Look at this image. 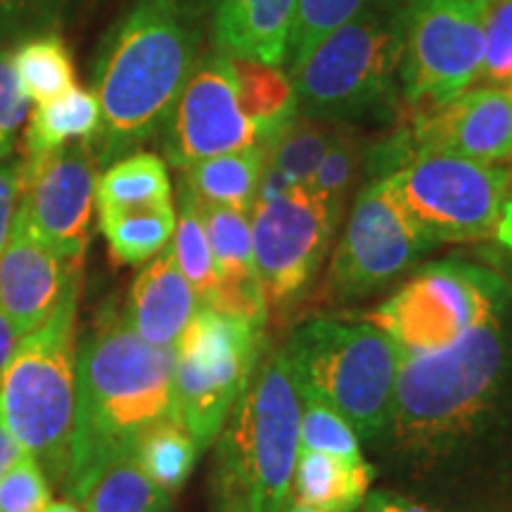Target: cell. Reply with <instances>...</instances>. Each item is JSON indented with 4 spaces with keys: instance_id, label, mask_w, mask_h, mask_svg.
<instances>
[{
    "instance_id": "cell-43",
    "label": "cell",
    "mask_w": 512,
    "mask_h": 512,
    "mask_svg": "<svg viewBox=\"0 0 512 512\" xmlns=\"http://www.w3.org/2000/svg\"><path fill=\"white\" fill-rule=\"evenodd\" d=\"M46 512H86V510L72 501H50Z\"/></svg>"
},
{
    "instance_id": "cell-25",
    "label": "cell",
    "mask_w": 512,
    "mask_h": 512,
    "mask_svg": "<svg viewBox=\"0 0 512 512\" xmlns=\"http://www.w3.org/2000/svg\"><path fill=\"white\" fill-rule=\"evenodd\" d=\"M230 60H233L235 79H238L242 110L264 131L268 143L299 114L292 79L283 72V67L240 60V57H230Z\"/></svg>"
},
{
    "instance_id": "cell-8",
    "label": "cell",
    "mask_w": 512,
    "mask_h": 512,
    "mask_svg": "<svg viewBox=\"0 0 512 512\" xmlns=\"http://www.w3.org/2000/svg\"><path fill=\"white\" fill-rule=\"evenodd\" d=\"M425 240L496 242L512 207V169L444 152H408L387 174Z\"/></svg>"
},
{
    "instance_id": "cell-39",
    "label": "cell",
    "mask_w": 512,
    "mask_h": 512,
    "mask_svg": "<svg viewBox=\"0 0 512 512\" xmlns=\"http://www.w3.org/2000/svg\"><path fill=\"white\" fill-rule=\"evenodd\" d=\"M361 512H437L430 505L415 501L411 496L396 494V491H370L361 505Z\"/></svg>"
},
{
    "instance_id": "cell-12",
    "label": "cell",
    "mask_w": 512,
    "mask_h": 512,
    "mask_svg": "<svg viewBox=\"0 0 512 512\" xmlns=\"http://www.w3.org/2000/svg\"><path fill=\"white\" fill-rule=\"evenodd\" d=\"M342 204L309 185H294L252 207L254 268L268 309L290 306L316 278Z\"/></svg>"
},
{
    "instance_id": "cell-36",
    "label": "cell",
    "mask_w": 512,
    "mask_h": 512,
    "mask_svg": "<svg viewBox=\"0 0 512 512\" xmlns=\"http://www.w3.org/2000/svg\"><path fill=\"white\" fill-rule=\"evenodd\" d=\"M29 98L19 86L10 53L0 50V159H8L17 145V133L29 112Z\"/></svg>"
},
{
    "instance_id": "cell-44",
    "label": "cell",
    "mask_w": 512,
    "mask_h": 512,
    "mask_svg": "<svg viewBox=\"0 0 512 512\" xmlns=\"http://www.w3.org/2000/svg\"><path fill=\"white\" fill-rule=\"evenodd\" d=\"M280 512H328V510H318V508H311V505H302V503L290 501Z\"/></svg>"
},
{
    "instance_id": "cell-27",
    "label": "cell",
    "mask_w": 512,
    "mask_h": 512,
    "mask_svg": "<svg viewBox=\"0 0 512 512\" xmlns=\"http://www.w3.org/2000/svg\"><path fill=\"white\" fill-rule=\"evenodd\" d=\"M178 211H176V233L171 249H174L176 264L181 268L192 290H195L200 306L219 309L221 302V283L216 275L214 256H211L207 233L197 207V197L192 195L188 185H181L178 192Z\"/></svg>"
},
{
    "instance_id": "cell-10",
    "label": "cell",
    "mask_w": 512,
    "mask_h": 512,
    "mask_svg": "<svg viewBox=\"0 0 512 512\" xmlns=\"http://www.w3.org/2000/svg\"><path fill=\"white\" fill-rule=\"evenodd\" d=\"M512 302L496 268L446 259L420 268L363 320L392 339L401 361L432 354Z\"/></svg>"
},
{
    "instance_id": "cell-38",
    "label": "cell",
    "mask_w": 512,
    "mask_h": 512,
    "mask_svg": "<svg viewBox=\"0 0 512 512\" xmlns=\"http://www.w3.org/2000/svg\"><path fill=\"white\" fill-rule=\"evenodd\" d=\"M60 0H0V24L19 27V24L38 22L53 15Z\"/></svg>"
},
{
    "instance_id": "cell-42",
    "label": "cell",
    "mask_w": 512,
    "mask_h": 512,
    "mask_svg": "<svg viewBox=\"0 0 512 512\" xmlns=\"http://www.w3.org/2000/svg\"><path fill=\"white\" fill-rule=\"evenodd\" d=\"M496 271L503 275L505 283H508L510 292H512V233L508 238H503L498 242V256H496Z\"/></svg>"
},
{
    "instance_id": "cell-22",
    "label": "cell",
    "mask_w": 512,
    "mask_h": 512,
    "mask_svg": "<svg viewBox=\"0 0 512 512\" xmlns=\"http://www.w3.org/2000/svg\"><path fill=\"white\" fill-rule=\"evenodd\" d=\"M264 171L266 147L259 145L190 164L183 169V183L195 192L197 200L252 214Z\"/></svg>"
},
{
    "instance_id": "cell-14",
    "label": "cell",
    "mask_w": 512,
    "mask_h": 512,
    "mask_svg": "<svg viewBox=\"0 0 512 512\" xmlns=\"http://www.w3.org/2000/svg\"><path fill=\"white\" fill-rule=\"evenodd\" d=\"M162 131L164 155L181 171L202 159L266 145L264 131L242 110L233 60L221 50L197 60Z\"/></svg>"
},
{
    "instance_id": "cell-28",
    "label": "cell",
    "mask_w": 512,
    "mask_h": 512,
    "mask_svg": "<svg viewBox=\"0 0 512 512\" xmlns=\"http://www.w3.org/2000/svg\"><path fill=\"white\" fill-rule=\"evenodd\" d=\"M19 86L34 105H43L72 91L74 62L60 36H34L10 53Z\"/></svg>"
},
{
    "instance_id": "cell-6",
    "label": "cell",
    "mask_w": 512,
    "mask_h": 512,
    "mask_svg": "<svg viewBox=\"0 0 512 512\" xmlns=\"http://www.w3.org/2000/svg\"><path fill=\"white\" fill-rule=\"evenodd\" d=\"M79 290L81 280L41 328L22 337L0 377V415L50 486H62L72 448Z\"/></svg>"
},
{
    "instance_id": "cell-23",
    "label": "cell",
    "mask_w": 512,
    "mask_h": 512,
    "mask_svg": "<svg viewBox=\"0 0 512 512\" xmlns=\"http://www.w3.org/2000/svg\"><path fill=\"white\" fill-rule=\"evenodd\" d=\"M162 204H174V190L166 162L152 152H131L112 162L105 174L98 176V211H131Z\"/></svg>"
},
{
    "instance_id": "cell-35",
    "label": "cell",
    "mask_w": 512,
    "mask_h": 512,
    "mask_svg": "<svg viewBox=\"0 0 512 512\" xmlns=\"http://www.w3.org/2000/svg\"><path fill=\"white\" fill-rule=\"evenodd\" d=\"M50 489L36 460L24 453L0 479V512H46Z\"/></svg>"
},
{
    "instance_id": "cell-20",
    "label": "cell",
    "mask_w": 512,
    "mask_h": 512,
    "mask_svg": "<svg viewBox=\"0 0 512 512\" xmlns=\"http://www.w3.org/2000/svg\"><path fill=\"white\" fill-rule=\"evenodd\" d=\"M375 475V465L366 458L347 460L299 451L290 501L328 512H354L370 494Z\"/></svg>"
},
{
    "instance_id": "cell-32",
    "label": "cell",
    "mask_w": 512,
    "mask_h": 512,
    "mask_svg": "<svg viewBox=\"0 0 512 512\" xmlns=\"http://www.w3.org/2000/svg\"><path fill=\"white\" fill-rule=\"evenodd\" d=\"M368 0H297L294 10V24L290 31V43H287L285 64L290 74L302 64L311 50L323 41L330 31L339 24L354 17Z\"/></svg>"
},
{
    "instance_id": "cell-24",
    "label": "cell",
    "mask_w": 512,
    "mask_h": 512,
    "mask_svg": "<svg viewBox=\"0 0 512 512\" xmlns=\"http://www.w3.org/2000/svg\"><path fill=\"white\" fill-rule=\"evenodd\" d=\"M100 230L114 261L126 266L147 264L171 245L176 233V207L131 209V211H98Z\"/></svg>"
},
{
    "instance_id": "cell-9",
    "label": "cell",
    "mask_w": 512,
    "mask_h": 512,
    "mask_svg": "<svg viewBox=\"0 0 512 512\" xmlns=\"http://www.w3.org/2000/svg\"><path fill=\"white\" fill-rule=\"evenodd\" d=\"M264 351V325L209 306L195 311L176 344L174 401L200 451L221 437Z\"/></svg>"
},
{
    "instance_id": "cell-2",
    "label": "cell",
    "mask_w": 512,
    "mask_h": 512,
    "mask_svg": "<svg viewBox=\"0 0 512 512\" xmlns=\"http://www.w3.org/2000/svg\"><path fill=\"white\" fill-rule=\"evenodd\" d=\"M176 347H152L124 318L102 323L76 349V408L69 467L60 489L79 503L114 460L133 456L159 422L178 420Z\"/></svg>"
},
{
    "instance_id": "cell-40",
    "label": "cell",
    "mask_w": 512,
    "mask_h": 512,
    "mask_svg": "<svg viewBox=\"0 0 512 512\" xmlns=\"http://www.w3.org/2000/svg\"><path fill=\"white\" fill-rule=\"evenodd\" d=\"M19 342H22V335H19L15 325L10 323V318L0 311V377H3L12 356H15Z\"/></svg>"
},
{
    "instance_id": "cell-26",
    "label": "cell",
    "mask_w": 512,
    "mask_h": 512,
    "mask_svg": "<svg viewBox=\"0 0 512 512\" xmlns=\"http://www.w3.org/2000/svg\"><path fill=\"white\" fill-rule=\"evenodd\" d=\"M86 512H169L171 494L152 482L136 456L114 460L83 491Z\"/></svg>"
},
{
    "instance_id": "cell-17",
    "label": "cell",
    "mask_w": 512,
    "mask_h": 512,
    "mask_svg": "<svg viewBox=\"0 0 512 512\" xmlns=\"http://www.w3.org/2000/svg\"><path fill=\"white\" fill-rule=\"evenodd\" d=\"M79 280L81 266L55 252L31 226L22 204H17L0 254V311L19 335L41 328Z\"/></svg>"
},
{
    "instance_id": "cell-18",
    "label": "cell",
    "mask_w": 512,
    "mask_h": 512,
    "mask_svg": "<svg viewBox=\"0 0 512 512\" xmlns=\"http://www.w3.org/2000/svg\"><path fill=\"white\" fill-rule=\"evenodd\" d=\"M200 309L171 245L145 264L128 294L124 320L140 339L152 347H176L188 323Z\"/></svg>"
},
{
    "instance_id": "cell-7",
    "label": "cell",
    "mask_w": 512,
    "mask_h": 512,
    "mask_svg": "<svg viewBox=\"0 0 512 512\" xmlns=\"http://www.w3.org/2000/svg\"><path fill=\"white\" fill-rule=\"evenodd\" d=\"M283 351L299 389L330 403L358 439H382L401 356L380 328L363 318H313L292 332Z\"/></svg>"
},
{
    "instance_id": "cell-5",
    "label": "cell",
    "mask_w": 512,
    "mask_h": 512,
    "mask_svg": "<svg viewBox=\"0 0 512 512\" xmlns=\"http://www.w3.org/2000/svg\"><path fill=\"white\" fill-rule=\"evenodd\" d=\"M408 0H368L330 31L290 74L306 119L356 121L389 112L396 100Z\"/></svg>"
},
{
    "instance_id": "cell-11",
    "label": "cell",
    "mask_w": 512,
    "mask_h": 512,
    "mask_svg": "<svg viewBox=\"0 0 512 512\" xmlns=\"http://www.w3.org/2000/svg\"><path fill=\"white\" fill-rule=\"evenodd\" d=\"M494 0H408L399 83L425 110L446 105L479 79Z\"/></svg>"
},
{
    "instance_id": "cell-45",
    "label": "cell",
    "mask_w": 512,
    "mask_h": 512,
    "mask_svg": "<svg viewBox=\"0 0 512 512\" xmlns=\"http://www.w3.org/2000/svg\"><path fill=\"white\" fill-rule=\"evenodd\" d=\"M505 88H508V93L512 95V76H510V81H508V83H505Z\"/></svg>"
},
{
    "instance_id": "cell-4",
    "label": "cell",
    "mask_w": 512,
    "mask_h": 512,
    "mask_svg": "<svg viewBox=\"0 0 512 512\" xmlns=\"http://www.w3.org/2000/svg\"><path fill=\"white\" fill-rule=\"evenodd\" d=\"M299 425L302 399L285 351H264L219 437L221 512H280L290 503Z\"/></svg>"
},
{
    "instance_id": "cell-3",
    "label": "cell",
    "mask_w": 512,
    "mask_h": 512,
    "mask_svg": "<svg viewBox=\"0 0 512 512\" xmlns=\"http://www.w3.org/2000/svg\"><path fill=\"white\" fill-rule=\"evenodd\" d=\"M195 0H136L107 36L95 64L98 166H110L157 136L200 60Z\"/></svg>"
},
{
    "instance_id": "cell-31",
    "label": "cell",
    "mask_w": 512,
    "mask_h": 512,
    "mask_svg": "<svg viewBox=\"0 0 512 512\" xmlns=\"http://www.w3.org/2000/svg\"><path fill=\"white\" fill-rule=\"evenodd\" d=\"M302 399V425H299V446L309 453H325L347 460H363L361 439L354 427L339 415L330 403L318 399L316 394L299 389Z\"/></svg>"
},
{
    "instance_id": "cell-16",
    "label": "cell",
    "mask_w": 512,
    "mask_h": 512,
    "mask_svg": "<svg viewBox=\"0 0 512 512\" xmlns=\"http://www.w3.org/2000/svg\"><path fill=\"white\" fill-rule=\"evenodd\" d=\"M98 159L88 140L60 147L41 162H19V204L29 223L64 259L81 266L91 240Z\"/></svg>"
},
{
    "instance_id": "cell-29",
    "label": "cell",
    "mask_w": 512,
    "mask_h": 512,
    "mask_svg": "<svg viewBox=\"0 0 512 512\" xmlns=\"http://www.w3.org/2000/svg\"><path fill=\"white\" fill-rule=\"evenodd\" d=\"M337 128L328 121L294 119L278 136H273L266 147V169L278 174L287 185H306L332 140Z\"/></svg>"
},
{
    "instance_id": "cell-21",
    "label": "cell",
    "mask_w": 512,
    "mask_h": 512,
    "mask_svg": "<svg viewBox=\"0 0 512 512\" xmlns=\"http://www.w3.org/2000/svg\"><path fill=\"white\" fill-rule=\"evenodd\" d=\"M100 102L95 93L74 86L60 98L36 105L24 131V166L53 155L60 147L98 136Z\"/></svg>"
},
{
    "instance_id": "cell-1",
    "label": "cell",
    "mask_w": 512,
    "mask_h": 512,
    "mask_svg": "<svg viewBox=\"0 0 512 512\" xmlns=\"http://www.w3.org/2000/svg\"><path fill=\"white\" fill-rule=\"evenodd\" d=\"M512 434V302L432 354L401 361L382 439L401 458L439 465Z\"/></svg>"
},
{
    "instance_id": "cell-33",
    "label": "cell",
    "mask_w": 512,
    "mask_h": 512,
    "mask_svg": "<svg viewBox=\"0 0 512 512\" xmlns=\"http://www.w3.org/2000/svg\"><path fill=\"white\" fill-rule=\"evenodd\" d=\"M361 143L351 136V133L337 131L335 140H332L328 152L320 159L318 169L313 171L311 181L306 183L311 190L323 192L330 200L344 204V195H347L349 185L361 169Z\"/></svg>"
},
{
    "instance_id": "cell-13",
    "label": "cell",
    "mask_w": 512,
    "mask_h": 512,
    "mask_svg": "<svg viewBox=\"0 0 512 512\" xmlns=\"http://www.w3.org/2000/svg\"><path fill=\"white\" fill-rule=\"evenodd\" d=\"M432 249L415 226L387 176H377L358 192L347 228L332 252L328 287L335 299H361L411 268Z\"/></svg>"
},
{
    "instance_id": "cell-41",
    "label": "cell",
    "mask_w": 512,
    "mask_h": 512,
    "mask_svg": "<svg viewBox=\"0 0 512 512\" xmlns=\"http://www.w3.org/2000/svg\"><path fill=\"white\" fill-rule=\"evenodd\" d=\"M24 456V448L17 444V439L12 437L8 425H5L3 415H0V479L19 458Z\"/></svg>"
},
{
    "instance_id": "cell-15",
    "label": "cell",
    "mask_w": 512,
    "mask_h": 512,
    "mask_svg": "<svg viewBox=\"0 0 512 512\" xmlns=\"http://www.w3.org/2000/svg\"><path fill=\"white\" fill-rule=\"evenodd\" d=\"M408 152H444L484 164L512 162V95L508 88L479 83L446 105L420 112L411 131L382 145L375 171L392 174Z\"/></svg>"
},
{
    "instance_id": "cell-37",
    "label": "cell",
    "mask_w": 512,
    "mask_h": 512,
    "mask_svg": "<svg viewBox=\"0 0 512 512\" xmlns=\"http://www.w3.org/2000/svg\"><path fill=\"white\" fill-rule=\"evenodd\" d=\"M19 204V162L0 159V254L8 242L12 219Z\"/></svg>"
},
{
    "instance_id": "cell-30",
    "label": "cell",
    "mask_w": 512,
    "mask_h": 512,
    "mask_svg": "<svg viewBox=\"0 0 512 512\" xmlns=\"http://www.w3.org/2000/svg\"><path fill=\"white\" fill-rule=\"evenodd\" d=\"M200 448L188 430L178 420L159 422L140 439L136 446V460L152 482L162 486L166 494L174 496L195 470Z\"/></svg>"
},
{
    "instance_id": "cell-34",
    "label": "cell",
    "mask_w": 512,
    "mask_h": 512,
    "mask_svg": "<svg viewBox=\"0 0 512 512\" xmlns=\"http://www.w3.org/2000/svg\"><path fill=\"white\" fill-rule=\"evenodd\" d=\"M512 76V0H494L484 31V60L477 83L505 86Z\"/></svg>"
},
{
    "instance_id": "cell-19",
    "label": "cell",
    "mask_w": 512,
    "mask_h": 512,
    "mask_svg": "<svg viewBox=\"0 0 512 512\" xmlns=\"http://www.w3.org/2000/svg\"><path fill=\"white\" fill-rule=\"evenodd\" d=\"M297 0H216L214 38L221 53L283 67Z\"/></svg>"
}]
</instances>
